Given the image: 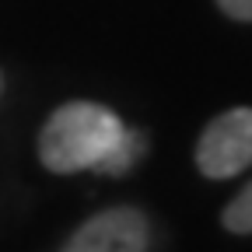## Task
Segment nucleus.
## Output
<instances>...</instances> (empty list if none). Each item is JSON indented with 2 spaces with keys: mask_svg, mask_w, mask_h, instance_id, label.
I'll return each instance as SVG.
<instances>
[{
  "mask_svg": "<svg viewBox=\"0 0 252 252\" xmlns=\"http://www.w3.org/2000/svg\"><path fill=\"white\" fill-rule=\"evenodd\" d=\"M126 123L98 102L60 105L39 133V161L56 175H74L94 168L116 147Z\"/></svg>",
  "mask_w": 252,
  "mask_h": 252,
  "instance_id": "obj_1",
  "label": "nucleus"
},
{
  "mask_svg": "<svg viewBox=\"0 0 252 252\" xmlns=\"http://www.w3.org/2000/svg\"><path fill=\"white\" fill-rule=\"evenodd\" d=\"M252 165V109L238 105L214 116L196 140V168L200 175L220 182L235 179Z\"/></svg>",
  "mask_w": 252,
  "mask_h": 252,
  "instance_id": "obj_2",
  "label": "nucleus"
},
{
  "mask_svg": "<svg viewBox=\"0 0 252 252\" xmlns=\"http://www.w3.org/2000/svg\"><path fill=\"white\" fill-rule=\"evenodd\" d=\"M151 224L137 207H109L88 217L60 252H147Z\"/></svg>",
  "mask_w": 252,
  "mask_h": 252,
  "instance_id": "obj_3",
  "label": "nucleus"
},
{
  "mask_svg": "<svg viewBox=\"0 0 252 252\" xmlns=\"http://www.w3.org/2000/svg\"><path fill=\"white\" fill-rule=\"evenodd\" d=\"M144 151H147V137H144L140 130H133V126H126L123 137L116 140V147H112L91 172H98V175H126V172H130L140 158H144Z\"/></svg>",
  "mask_w": 252,
  "mask_h": 252,
  "instance_id": "obj_4",
  "label": "nucleus"
},
{
  "mask_svg": "<svg viewBox=\"0 0 252 252\" xmlns=\"http://www.w3.org/2000/svg\"><path fill=\"white\" fill-rule=\"evenodd\" d=\"M220 224H224V231L231 235H242L249 238L252 235V182L238 189V196L220 210Z\"/></svg>",
  "mask_w": 252,
  "mask_h": 252,
  "instance_id": "obj_5",
  "label": "nucleus"
},
{
  "mask_svg": "<svg viewBox=\"0 0 252 252\" xmlns=\"http://www.w3.org/2000/svg\"><path fill=\"white\" fill-rule=\"evenodd\" d=\"M217 7L231 21H252V0H217Z\"/></svg>",
  "mask_w": 252,
  "mask_h": 252,
  "instance_id": "obj_6",
  "label": "nucleus"
},
{
  "mask_svg": "<svg viewBox=\"0 0 252 252\" xmlns=\"http://www.w3.org/2000/svg\"><path fill=\"white\" fill-rule=\"evenodd\" d=\"M0 91H4V74H0Z\"/></svg>",
  "mask_w": 252,
  "mask_h": 252,
  "instance_id": "obj_7",
  "label": "nucleus"
}]
</instances>
